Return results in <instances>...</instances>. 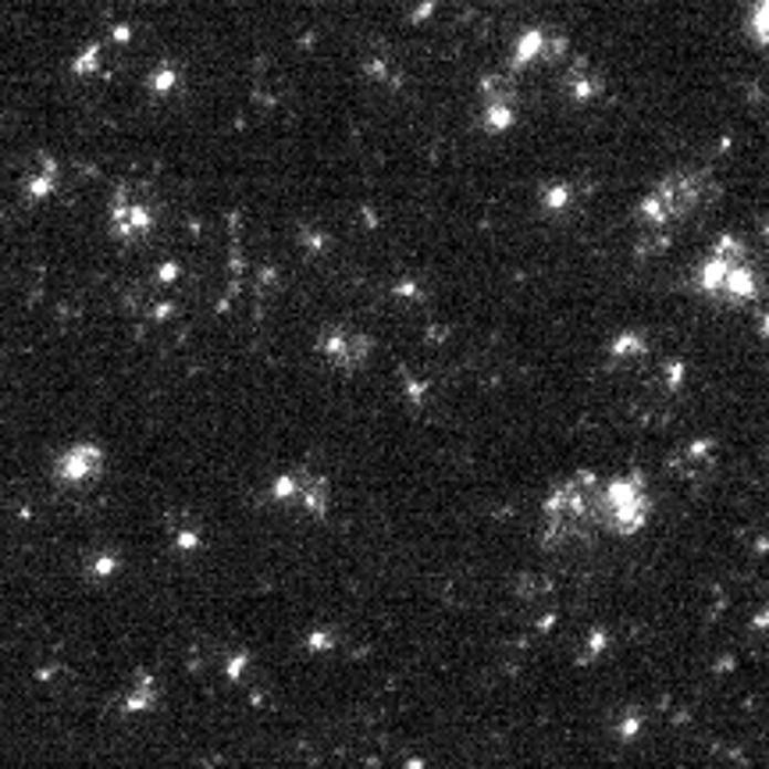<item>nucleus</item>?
<instances>
[{
    "mask_svg": "<svg viewBox=\"0 0 769 769\" xmlns=\"http://www.w3.org/2000/svg\"><path fill=\"white\" fill-rule=\"evenodd\" d=\"M713 197V179L702 171H673L666 179L655 182L645 200L638 203V221L641 229H649L655 235L673 232L677 224H684L698 207Z\"/></svg>",
    "mask_w": 769,
    "mask_h": 769,
    "instance_id": "7ed1b4c3",
    "label": "nucleus"
},
{
    "mask_svg": "<svg viewBox=\"0 0 769 769\" xmlns=\"http://www.w3.org/2000/svg\"><path fill=\"white\" fill-rule=\"evenodd\" d=\"M267 495L275 506L299 513L307 520H325L331 509V481L314 467H303V463L278 471L267 485Z\"/></svg>",
    "mask_w": 769,
    "mask_h": 769,
    "instance_id": "39448f33",
    "label": "nucleus"
},
{
    "mask_svg": "<svg viewBox=\"0 0 769 769\" xmlns=\"http://www.w3.org/2000/svg\"><path fill=\"white\" fill-rule=\"evenodd\" d=\"M549 51H552V40L545 36L541 29H527L524 36L517 40V46H513V61L524 69V64H535L541 57H549Z\"/></svg>",
    "mask_w": 769,
    "mask_h": 769,
    "instance_id": "9d476101",
    "label": "nucleus"
},
{
    "mask_svg": "<svg viewBox=\"0 0 769 769\" xmlns=\"http://www.w3.org/2000/svg\"><path fill=\"white\" fill-rule=\"evenodd\" d=\"M652 488L641 474H613L602 488V527L609 538H634L652 520Z\"/></svg>",
    "mask_w": 769,
    "mask_h": 769,
    "instance_id": "20e7f679",
    "label": "nucleus"
},
{
    "mask_svg": "<svg viewBox=\"0 0 769 769\" xmlns=\"http://www.w3.org/2000/svg\"><path fill=\"white\" fill-rule=\"evenodd\" d=\"M317 352L335 375H357L367 367V360H371L375 343H371V335L360 328H328L317 339Z\"/></svg>",
    "mask_w": 769,
    "mask_h": 769,
    "instance_id": "423d86ee",
    "label": "nucleus"
},
{
    "mask_svg": "<svg viewBox=\"0 0 769 769\" xmlns=\"http://www.w3.org/2000/svg\"><path fill=\"white\" fill-rule=\"evenodd\" d=\"M745 29H748L751 43L769 46V0H751L748 19H745Z\"/></svg>",
    "mask_w": 769,
    "mask_h": 769,
    "instance_id": "9b49d317",
    "label": "nucleus"
},
{
    "mask_svg": "<svg viewBox=\"0 0 769 769\" xmlns=\"http://www.w3.org/2000/svg\"><path fill=\"white\" fill-rule=\"evenodd\" d=\"M110 229L118 239H143L154 229V207L133 197V192H118L115 203H110Z\"/></svg>",
    "mask_w": 769,
    "mask_h": 769,
    "instance_id": "1a4fd4ad",
    "label": "nucleus"
},
{
    "mask_svg": "<svg viewBox=\"0 0 769 769\" xmlns=\"http://www.w3.org/2000/svg\"><path fill=\"white\" fill-rule=\"evenodd\" d=\"M107 467V453L101 442L93 439H78L69 442L54 460V477L69 488H86L89 481H96Z\"/></svg>",
    "mask_w": 769,
    "mask_h": 769,
    "instance_id": "0eeeda50",
    "label": "nucleus"
},
{
    "mask_svg": "<svg viewBox=\"0 0 769 769\" xmlns=\"http://www.w3.org/2000/svg\"><path fill=\"white\" fill-rule=\"evenodd\" d=\"M517 89L506 78H492V83L481 86V122H485L488 133H506V128L517 125Z\"/></svg>",
    "mask_w": 769,
    "mask_h": 769,
    "instance_id": "6e6552de",
    "label": "nucleus"
},
{
    "mask_svg": "<svg viewBox=\"0 0 769 769\" xmlns=\"http://www.w3.org/2000/svg\"><path fill=\"white\" fill-rule=\"evenodd\" d=\"M602 488L605 477L599 471H573L545 492L538 527L545 549H573L602 538Z\"/></svg>",
    "mask_w": 769,
    "mask_h": 769,
    "instance_id": "f257e3e1",
    "label": "nucleus"
},
{
    "mask_svg": "<svg viewBox=\"0 0 769 769\" xmlns=\"http://www.w3.org/2000/svg\"><path fill=\"white\" fill-rule=\"evenodd\" d=\"M698 288L716 303L745 307L759 296V275L751 264L748 246L737 235H719L698 267Z\"/></svg>",
    "mask_w": 769,
    "mask_h": 769,
    "instance_id": "f03ea898",
    "label": "nucleus"
}]
</instances>
